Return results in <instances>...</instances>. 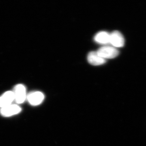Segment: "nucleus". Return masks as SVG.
Segmentation results:
<instances>
[{
	"mask_svg": "<svg viewBox=\"0 0 146 146\" xmlns=\"http://www.w3.org/2000/svg\"><path fill=\"white\" fill-rule=\"evenodd\" d=\"M97 52L101 57L105 59L115 58L119 54V51L116 48L110 46L102 47Z\"/></svg>",
	"mask_w": 146,
	"mask_h": 146,
	"instance_id": "f257e3e1",
	"label": "nucleus"
},
{
	"mask_svg": "<svg viewBox=\"0 0 146 146\" xmlns=\"http://www.w3.org/2000/svg\"><path fill=\"white\" fill-rule=\"evenodd\" d=\"M14 101L18 104L23 103L27 99V96L25 87L23 84L16 85L13 91Z\"/></svg>",
	"mask_w": 146,
	"mask_h": 146,
	"instance_id": "f03ea898",
	"label": "nucleus"
},
{
	"mask_svg": "<svg viewBox=\"0 0 146 146\" xmlns=\"http://www.w3.org/2000/svg\"><path fill=\"white\" fill-rule=\"evenodd\" d=\"M110 44L116 48L122 47L124 45V38L119 32L117 31H113L110 34Z\"/></svg>",
	"mask_w": 146,
	"mask_h": 146,
	"instance_id": "7ed1b4c3",
	"label": "nucleus"
},
{
	"mask_svg": "<svg viewBox=\"0 0 146 146\" xmlns=\"http://www.w3.org/2000/svg\"><path fill=\"white\" fill-rule=\"evenodd\" d=\"M44 99V94L39 91L32 92L27 96V98L29 103L34 106L41 104Z\"/></svg>",
	"mask_w": 146,
	"mask_h": 146,
	"instance_id": "20e7f679",
	"label": "nucleus"
},
{
	"mask_svg": "<svg viewBox=\"0 0 146 146\" xmlns=\"http://www.w3.org/2000/svg\"><path fill=\"white\" fill-rule=\"evenodd\" d=\"M21 111V108L16 104H11L1 108L0 113L3 117H9L17 115Z\"/></svg>",
	"mask_w": 146,
	"mask_h": 146,
	"instance_id": "39448f33",
	"label": "nucleus"
},
{
	"mask_svg": "<svg viewBox=\"0 0 146 146\" xmlns=\"http://www.w3.org/2000/svg\"><path fill=\"white\" fill-rule=\"evenodd\" d=\"M13 101L14 96L13 91H7L0 97V107L3 108L10 105Z\"/></svg>",
	"mask_w": 146,
	"mask_h": 146,
	"instance_id": "423d86ee",
	"label": "nucleus"
},
{
	"mask_svg": "<svg viewBox=\"0 0 146 146\" xmlns=\"http://www.w3.org/2000/svg\"><path fill=\"white\" fill-rule=\"evenodd\" d=\"M87 60L90 64L93 65H102L106 62V60L101 57L97 52H91L89 53Z\"/></svg>",
	"mask_w": 146,
	"mask_h": 146,
	"instance_id": "0eeeda50",
	"label": "nucleus"
},
{
	"mask_svg": "<svg viewBox=\"0 0 146 146\" xmlns=\"http://www.w3.org/2000/svg\"><path fill=\"white\" fill-rule=\"evenodd\" d=\"M94 40L101 44H108L110 41V34L106 31L100 32L95 35Z\"/></svg>",
	"mask_w": 146,
	"mask_h": 146,
	"instance_id": "6e6552de",
	"label": "nucleus"
}]
</instances>
